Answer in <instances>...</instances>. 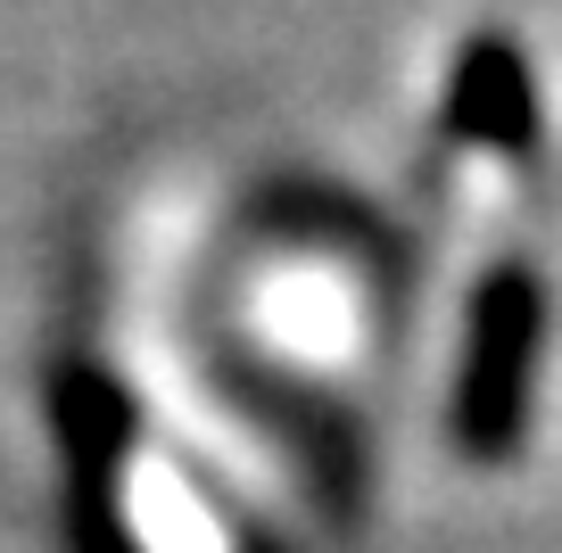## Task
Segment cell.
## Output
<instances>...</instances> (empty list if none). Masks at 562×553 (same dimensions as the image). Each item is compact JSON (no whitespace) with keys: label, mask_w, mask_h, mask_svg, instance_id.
I'll return each instance as SVG.
<instances>
[{"label":"cell","mask_w":562,"mask_h":553,"mask_svg":"<svg viewBox=\"0 0 562 553\" xmlns=\"http://www.w3.org/2000/svg\"><path fill=\"white\" fill-rule=\"evenodd\" d=\"M447 133L472 149H529L538 140V83L513 34H472L447 75Z\"/></svg>","instance_id":"cell-2"},{"label":"cell","mask_w":562,"mask_h":553,"mask_svg":"<svg viewBox=\"0 0 562 553\" xmlns=\"http://www.w3.org/2000/svg\"><path fill=\"white\" fill-rule=\"evenodd\" d=\"M546 297L521 264H496L472 290L463 323V363H456V447L472 463H513L529 430V363H538Z\"/></svg>","instance_id":"cell-1"}]
</instances>
